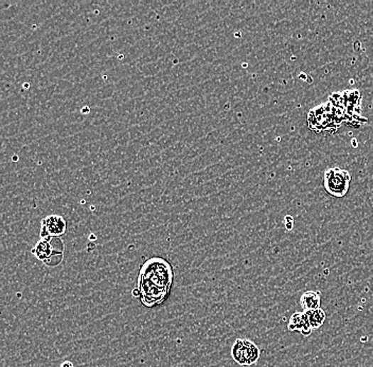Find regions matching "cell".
Wrapping results in <instances>:
<instances>
[{"label": "cell", "instance_id": "7", "mask_svg": "<svg viewBox=\"0 0 373 367\" xmlns=\"http://www.w3.org/2000/svg\"><path fill=\"white\" fill-rule=\"evenodd\" d=\"M301 306L303 312L318 310L321 305V295L319 291H306L301 297Z\"/></svg>", "mask_w": 373, "mask_h": 367}, {"label": "cell", "instance_id": "10", "mask_svg": "<svg viewBox=\"0 0 373 367\" xmlns=\"http://www.w3.org/2000/svg\"><path fill=\"white\" fill-rule=\"evenodd\" d=\"M61 367H73L72 363L71 362H64V363L62 364Z\"/></svg>", "mask_w": 373, "mask_h": 367}, {"label": "cell", "instance_id": "6", "mask_svg": "<svg viewBox=\"0 0 373 367\" xmlns=\"http://www.w3.org/2000/svg\"><path fill=\"white\" fill-rule=\"evenodd\" d=\"M55 249L51 245V239H43L38 241L32 249V254L40 262L48 263L53 256Z\"/></svg>", "mask_w": 373, "mask_h": 367}, {"label": "cell", "instance_id": "3", "mask_svg": "<svg viewBox=\"0 0 373 367\" xmlns=\"http://www.w3.org/2000/svg\"><path fill=\"white\" fill-rule=\"evenodd\" d=\"M232 356L239 366H252L260 358V349L249 339H238L232 345Z\"/></svg>", "mask_w": 373, "mask_h": 367}, {"label": "cell", "instance_id": "9", "mask_svg": "<svg viewBox=\"0 0 373 367\" xmlns=\"http://www.w3.org/2000/svg\"><path fill=\"white\" fill-rule=\"evenodd\" d=\"M293 226H294V220H293V217H290V216H288V217H286V230L292 231Z\"/></svg>", "mask_w": 373, "mask_h": 367}, {"label": "cell", "instance_id": "8", "mask_svg": "<svg viewBox=\"0 0 373 367\" xmlns=\"http://www.w3.org/2000/svg\"><path fill=\"white\" fill-rule=\"evenodd\" d=\"M305 312L307 314L308 319H309L310 324H311L313 330L317 329V328L323 326V324L325 323V317H327L325 310H321V308Z\"/></svg>", "mask_w": 373, "mask_h": 367}, {"label": "cell", "instance_id": "5", "mask_svg": "<svg viewBox=\"0 0 373 367\" xmlns=\"http://www.w3.org/2000/svg\"><path fill=\"white\" fill-rule=\"evenodd\" d=\"M290 332H301L303 336H311L313 328L308 319L307 314L305 312H295L291 317L290 322L288 325Z\"/></svg>", "mask_w": 373, "mask_h": 367}, {"label": "cell", "instance_id": "1", "mask_svg": "<svg viewBox=\"0 0 373 367\" xmlns=\"http://www.w3.org/2000/svg\"><path fill=\"white\" fill-rule=\"evenodd\" d=\"M173 284V270L171 265L161 258L146 261L140 269L137 288L134 289V297H139L146 307L161 305L169 297Z\"/></svg>", "mask_w": 373, "mask_h": 367}, {"label": "cell", "instance_id": "2", "mask_svg": "<svg viewBox=\"0 0 373 367\" xmlns=\"http://www.w3.org/2000/svg\"><path fill=\"white\" fill-rule=\"evenodd\" d=\"M351 175L348 170L334 168L325 170L323 187L328 193L335 197H344L350 185Z\"/></svg>", "mask_w": 373, "mask_h": 367}, {"label": "cell", "instance_id": "4", "mask_svg": "<svg viewBox=\"0 0 373 367\" xmlns=\"http://www.w3.org/2000/svg\"><path fill=\"white\" fill-rule=\"evenodd\" d=\"M67 224L64 217L60 215H49L42 220L40 239H51L60 237L66 233Z\"/></svg>", "mask_w": 373, "mask_h": 367}]
</instances>
